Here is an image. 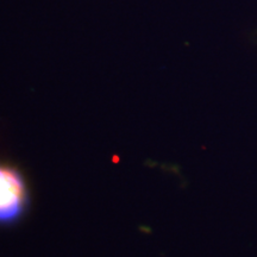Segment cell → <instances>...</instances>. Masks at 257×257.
<instances>
[{"label":"cell","mask_w":257,"mask_h":257,"mask_svg":"<svg viewBox=\"0 0 257 257\" xmlns=\"http://www.w3.org/2000/svg\"><path fill=\"white\" fill-rule=\"evenodd\" d=\"M28 205L24 179L11 167L0 165V224L18 220Z\"/></svg>","instance_id":"obj_1"}]
</instances>
